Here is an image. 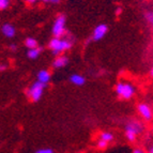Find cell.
I'll list each match as a JSON object with an SVG mask.
<instances>
[{
  "instance_id": "17",
  "label": "cell",
  "mask_w": 153,
  "mask_h": 153,
  "mask_svg": "<svg viewBox=\"0 0 153 153\" xmlns=\"http://www.w3.org/2000/svg\"><path fill=\"white\" fill-rule=\"evenodd\" d=\"M97 147H99L100 149H105L107 147V141L101 139V140H99V143H97Z\"/></svg>"
},
{
  "instance_id": "21",
  "label": "cell",
  "mask_w": 153,
  "mask_h": 153,
  "mask_svg": "<svg viewBox=\"0 0 153 153\" xmlns=\"http://www.w3.org/2000/svg\"><path fill=\"white\" fill-rule=\"evenodd\" d=\"M133 153H143V151L141 149H135Z\"/></svg>"
},
{
  "instance_id": "15",
  "label": "cell",
  "mask_w": 153,
  "mask_h": 153,
  "mask_svg": "<svg viewBox=\"0 0 153 153\" xmlns=\"http://www.w3.org/2000/svg\"><path fill=\"white\" fill-rule=\"evenodd\" d=\"M125 135H126V138H128L130 141H134L136 138V135L133 132H130V131H126L125 132Z\"/></svg>"
},
{
  "instance_id": "25",
  "label": "cell",
  "mask_w": 153,
  "mask_h": 153,
  "mask_svg": "<svg viewBox=\"0 0 153 153\" xmlns=\"http://www.w3.org/2000/svg\"><path fill=\"white\" fill-rule=\"evenodd\" d=\"M120 12H121V9L119 8V9H118V11H117V15H118V14H120Z\"/></svg>"
},
{
  "instance_id": "20",
  "label": "cell",
  "mask_w": 153,
  "mask_h": 153,
  "mask_svg": "<svg viewBox=\"0 0 153 153\" xmlns=\"http://www.w3.org/2000/svg\"><path fill=\"white\" fill-rule=\"evenodd\" d=\"M16 48H17V47H16V45H14V44H12V45L10 46V49H11V51H15Z\"/></svg>"
},
{
  "instance_id": "23",
  "label": "cell",
  "mask_w": 153,
  "mask_h": 153,
  "mask_svg": "<svg viewBox=\"0 0 153 153\" xmlns=\"http://www.w3.org/2000/svg\"><path fill=\"white\" fill-rule=\"evenodd\" d=\"M49 1H51V2H54V3H58L60 0H49Z\"/></svg>"
},
{
  "instance_id": "16",
  "label": "cell",
  "mask_w": 153,
  "mask_h": 153,
  "mask_svg": "<svg viewBox=\"0 0 153 153\" xmlns=\"http://www.w3.org/2000/svg\"><path fill=\"white\" fill-rule=\"evenodd\" d=\"M9 5V0H0V10H4L5 8H8Z\"/></svg>"
},
{
  "instance_id": "14",
  "label": "cell",
  "mask_w": 153,
  "mask_h": 153,
  "mask_svg": "<svg viewBox=\"0 0 153 153\" xmlns=\"http://www.w3.org/2000/svg\"><path fill=\"white\" fill-rule=\"evenodd\" d=\"M101 139L102 140H105V141H111L112 139H114V136H112V134L111 133H109V132H104V133H102L101 134Z\"/></svg>"
},
{
  "instance_id": "9",
  "label": "cell",
  "mask_w": 153,
  "mask_h": 153,
  "mask_svg": "<svg viewBox=\"0 0 153 153\" xmlns=\"http://www.w3.org/2000/svg\"><path fill=\"white\" fill-rule=\"evenodd\" d=\"M49 80H51V74H49L48 71H46V70H41V71L38 73V82L46 85Z\"/></svg>"
},
{
  "instance_id": "19",
  "label": "cell",
  "mask_w": 153,
  "mask_h": 153,
  "mask_svg": "<svg viewBox=\"0 0 153 153\" xmlns=\"http://www.w3.org/2000/svg\"><path fill=\"white\" fill-rule=\"evenodd\" d=\"M146 18H147V21H149V23H152L153 22V14L152 12H148L146 13Z\"/></svg>"
},
{
  "instance_id": "7",
  "label": "cell",
  "mask_w": 153,
  "mask_h": 153,
  "mask_svg": "<svg viewBox=\"0 0 153 153\" xmlns=\"http://www.w3.org/2000/svg\"><path fill=\"white\" fill-rule=\"evenodd\" d=\"M138 111L141 115V117H143L146 120H150L152 118V111L149 105L147 104H139L138 105Z\"/></svg>"
},
{
  "instance_id": "24",
  "label": "cell",
  "mask_w": 153,
  "mask_h": 153,
  "mask_svg": "<svg viewBox=\"0 0 153 153\" xmlns=\"http://www.w3.org/2000/svg\"><path fill=\"white\" fill-rule=\"evenodd\" d=\"M26 1H27V2H29V3H33L36 0H26Z\"/></svg>"
},
{
  "instance_id": "11",
  "label": "cell",
  "mask_w": 153,
  "mask_h": 153,
  "mask_svg": "<svg viewBox=\"0 0 153 153\" xmlns=\"http://www.w3.org/2000/svg\"><path fill=\"white\" fill-rule=\"evenodd\" d=\"M2 32L5 36L12 38V36H14V34H15V28H14L12 25H10V24H5L2 27Z\"/></svg>"
},
{
  "instance_id": "1",
  "label": "cell",
  "mask_w": 153,
  "mask_h": 153,
  "mask_svg": "<svg viewBox=\"0 0 153 153\" xmlns=\"http://www.w3.org/2000/svg\"><path fill=\"white\" fill-rule=\"evenodd\" d=\"M72 46V43L68 40H61L60 38H54L49 42V48L51 49L53 54L55 56H58L60 53L70 49Z\"/></svg>"
},
{
  "instance_id": "12",
  "label": "cell",
  "mask_w": 153,
  "mask_h": 153,
  "mask_svg": "<svg viewBox=\"0 0 153 153\" xmlns=\"http://www.w3.org/2000/svg\"><path fill=\"white\" fill-rule=\"evenodd\" d=\"M41 51H42V48L41 47H34V48H30L28 51V57L30 59H36L39 57V55L41 54Z\"/></svg>"
},
{
  "instance_id": "4",
  "label": "cell",
  "mask_w": 153,
  "mask_h": 153,
  "mask_svg": "<svg viewBox=\"0 0 153 153\" xmlns=\"http://www.w3.org/2000/svg\"><path fill=\"white\" fill-rule=\"evenodd\" d=\"M65 32V17L63 15H59L53 27V33L55 38H61Z\"/></svg>"
},
{
  "instance_id": "2",
  "label": "cell",
  "mask_w": 153,
  "mask_h": 153,
  "mask_svg": "<svg viewBox=\"0 0 153 153\" xmlns=\"http://www.w3.org/2000/svg\"><path fill=\"white\" fill-rule=\"evenodd\" d=\"M45 87H46L45 84H42V82H40L36 80L34 84H32V86L30 87V89L27 91V95L32 100L33 102H38V101H40V99L42 97L43 90Z\"/></svg>"
},
{
  "instance_id": "27",
  "label": "cell",
  "mask_w": 153,
  "mask_h": 153,
  "mask_svg": "<svg viewBox=\"0 0 153 153\" xmlns=\"http://www.w3.org/2000/svg\"><path fill=\"white\" fill-rule=\"evenodd\" d=\"M42 1H49V0H42Z\"/></svg>"
},
{
  "instance_id": "13",
  "label": "cell",
  "mask_w": 153,
  "mask_h": 153,
  "mask_svg": "<svg viewBox=\"0 0 153 153\" xmlns=\"http://www.w3.org/2000/svg\"><path fill=\"white\" fill-rule=\"evenodd\" d=\"M25 45L27 46L29 49L34 48V47H38V42H36V40H34L33 38H28V39H26Z\"/></svg>"
},
{
  "instance_id": "26",
  "label": "cell",
  "mask_w": 153,
  "mask_h": 153,
  "mask_svg": "<svg viewBox=\"0 0 153 153\" xmlns=\"http://www.w3.org/2000/svg\"><path fill=\"white\" fill-rule=\"evenodd\" d=\"M149 153H153V149H152V147H150V151H149Z\"/></svg>"
},
{
  "instance_id": "18",
  "label": "cell",
  "mask_w": 153,
  "mask_h": 153,
  "mask_svg": "<svg viewBox=\"0 0 153 153\" xmlns=\"http://www.w3.org/2000/svg\"><path fill=\"white\" fill-rule=\"evenodd\" d=\"M36 153H54L53 149L46 148V149H39V150L36 151Z\"/></svg>"
},
{
  "instance_id": "6",
  "label": "cell",
  "mask_w": 153,
  "mask_h": 153,
  "mask_svg": "<svg viewBox=\"0 0 153 153\" xmlns=\"http://www.w3.org/2000/svg\"><path fill=\"white\" fill-rule=\"evenodd\" d=\"M107 26L103 25V24L97 26V28L94 29V31H93V40L94 41H99L102 38H104V36L107 32Z\"/></svg>"
},
{
  "instance_id": "10",
  "label": "cell",
  "mask_w": 153,
  "mask_h": 153,
  "mask_svg": "<svg viewBox=\"0 0 153 153\" xmlns=\"http://www.w3.org/2000/svg\"><path fill=\"white\" fill-rule=\"evenodd\" d=\"M70 82L72 84L76 85V86H82L86 82V79H85L84 76L82 75H78V74H73L71 77H70Z\"/></svg>"
},
{
  "instance_id": "22",
  "label": "cell",
  "mask_w": 153,
  "mask_h": 153,
  "mask_svg": "<svg viewBox=\"0 0 153 153\" xmlns=\"http://www.w3.org/2000/svg\"><path fill=\"white\" fill-rule=\"evenodd\" d=\"M5 69H7V66L3 65V64H0V71H4Z\"/></svg>"
},
{
  "instance_id": "5",
  "label": "cell",
  "mask_w": 153,
  "mask_h": 153,
  "mask_svg": "<svg viewBox=\"0 0 153 153\" xmlns=\"http://www.w3.org/2000/svg\"><path fill=\"white\" fill-rule=\"evenodd\" d=\"M125 130L130 131V132H133L135 135H137V134H140V133L143 132V124L139 122V121L132 120V121H130L128 124H126V126H125Z\"/></svg>"
},
{
  "instance_id": "8",
  "label": "cell",
  "mask_w": 153,
  "mask_h": 153,
  "mask_svg": "<svg viewBox=\"0 0 153 153\" xmlns=\"http://www.w3.org/2000/svg\"><path fill=\"white\" fill-rule=\"evenodd\" d=\"M68 63H69V59H68V57L58 56L56 59H55V61L53 62V66L56 68V69H59V68H63V66H65Z\"/></svg>"
},
{
  "instance_id": "3",
  "label": "cell",
  "mask_w": 153,
  "mask_h": 153,
  "mask_svg": "<svg viewBox=\"0 0 153 153\" xmlns=\"http://www.w3.org/2000/svg\"><path fill=\"white\" fill-rule=\"evenodd\" d=\"M116 91H117L118 95L122 99L128 100L134 95V87L130 84H124V82H120V84L117 85L116 87Z\"/></svg>"
}]
</instances>
